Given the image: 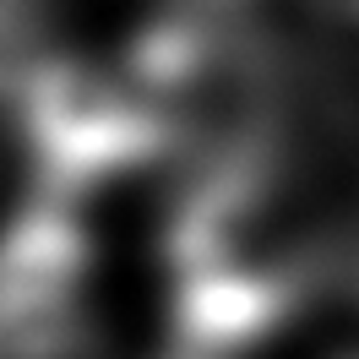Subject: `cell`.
Wrapping results in <instances>:
<instances>
[{
  "label": "cell",
  "instance_id": "cell-1",
  "mask_svg": "<svg viewBox=\"0 0 359 359\" xmlns=\"http://www.w3.org/2000/svg\"><path fill=\"white\" fill-rule=\"evenodd\" d=\"M180 359H229L272 332L327 272V218L278 142L207 158L169 234Z\"/></svg>",
  "mask_w": 359,
  "mask_h": 359
},
{
  "label": "cell",
  "instance_id": "cell-2",
  "mask_svg": "<svg viewBox=\"0 0 359 359\" xmlns=\"http://www.w3.org/2000/svg\"><path fill=\"white\" fill-rule=\"evenodd\" d=\"M82 283L88 240L60 202L0 229V359L82 354Z\"/></svg>",
  "mask_w": 359,
  "mask_h": 359
}]
</instances>
